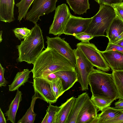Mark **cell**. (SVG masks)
I'll use <instances>...</instances> for the list:
<instances>
[{
  "label": "cell",
  "instance_id": "32",
  "mask_svg": "<svg viewBox=\"0 0 123 123\" xmlns=\"http://www.w3.org/2000/svg\"><path fill=\"white\" fill-rule=\"evenodd\" d=\"M5 69L0 64V87L5 86L8 83V82L4 77Z\"/></svg>",
  "mask_w": 123,
  "mask_h": 123
},
{
  "label": "cell",
  "instance_id": "18",
  "mask_svg": "<svg viewBox=\"0 0 123 123\" xmlns=\"http://www.w3.org/2000/svg\"><path fill=\"white\" fill-rule=\"evenodd\" d=\"M123 32V21L116 15L106 32L109 42L113 43L115 39Z\"/></svg>",
  "mask_w": 123,
  "mask_h": 123
},
{
  "label": "cell",
  "instance_id": "15",
  "mask_svg": "<svg viewBox=\"0 0 123 123\" xmlns=\"http://www.w3.org/2000/svg\"><path fill=\"white\" fill-rule=\"evenodd\" d=\"M14 0H0V20L10 23L15 20L14 16Z\"/></svg>",
  "mask_w": 123,
  "mask_h": 123
},
{
  "label": "cell",
  "instance_id": "19",
  "mask_svg": "<svg viewBox=\"0 0 123 123\" xmlns=\"http://www.w3.org/2000/svg\"><path fill=\"white\" fill-rule=\"evenodd\" d=\"M22 100V92L18 89L15 97L9 105L8 110L5 113L6 116L7 117V121H10L12 123H15L16 113Z\"/></svg>",
  "mask_w": 123,
  "mask_h": 123
},
{
  "label": "cell",
  "instance_id": "27",
  "mask_svg": "<svg viewBox=\"0 0 123 123\" xmlns=\"http://www.w3.org/2000/svg\"><path fill=\"white\" fill-rule=\"evenodd\" d=\"M49 83L54 95L57 99L64 93L61 80L59 78L54 79Z\"/></svg>",
  "mask_w": 123,
  "mask_h": 123
},
{
  "label": "cell",
  "instance_id": "39",
  "mask_svg": "<svg viewBox=\"0 0 123 123\" xmlns=\"http://www.w3.org/2000/svg\"><path fill=\"white\" fill-rule=\"evenodd\" d=\"M123 39V32L118 36L115 39L114 42L112 43L117 42Z\"/></svg>",
  "mask_w": 123,
  "mask_h": 123
},
{
  "label": "cell",
  "instance_id": "35",
  "mask_svg": "<svg viewBox=\"0 0 123 123\" xmlns=\"http://www.w3.org/2000/svg\"><path fill=\"white\" fill-rule=\"evenodd\" d=\"M118 115L111 119L106 121L105 123H123V112L121 111Z\"/></svg>",
  "mask_w": 123,
  "mask_h": 123
},
{
  "label": "cell",
  "instance_id": "2",
  "mask_svg": "<svg viewBox=\"0 0 123 123\" xmlns=\"http://www.w3.org/2000/svg\"><path fill=\"white\" fill-rule=\"evenodd\" d=\"M88 82L92 95L113 101L118 99V92L112 73H107L93 68L89 76Z\"/></svg>",
  "mask_w": 123,
  "mask_h": 123
},
{
  "label": "cell",
  "instance_id": "14",
  "mask_svg": "<svg viewBox=\"0 0 123 123\" xmlns=\"http://www.w3.org/2000/svg\"><path fill=\"white\" fill-rule=\"evenodd\" d=\"M54 73L61 80L64 92L72 87L78 81L75 70H62Z\"/></svg>",
  "mask_w": 123,
  "mask_h": 123
},
{
  "label": "cell",
  "instance_id": "17",
  "mask_svg": "<svg viewBox=\"0 0 123 123\" xmlns=\"http://www.w3.org/2000/svg\"><path fill=\"white\" fill-rule=\"evenodd\" d=\"M76 98L72 97L62 104L56 114L55 123H67Z\"/></svg>",
  "mask_w": 123,
  "mask_h": 123
},
{
  "label": "cell",
  "instance_id": "6",
  "mask_svg": "<svg viewBox=\"0 0 123 123\" xmlns=\"http://www.w3.org/2000/svg\"><path fill=\"white\" fill-rule=\"evenodd\" d=\"M76 63L75 70L77 74L78 81L83 91L88 90L89 76L93 66L88 60L80 50L77 47L74 49Z\"/></svg>",
  "mask_w": 123,
  "mask_h": 123
},
{
  "label": "cell",
  "instance_id": "20",
  "mask_svg": "<svg viewBox=\"0 0 123 123\" xmlns=\"http://www.w3.org/2000/svg\"><path fill=\"white\" fill-rule=\"evenodd\" d=\"M31 72L29 69H26L17 73L12 83L8 85L9 91L17 90L21 86L24 85L25 83L28 81Z\"/></svg>",
  "mask_w": 123,
  "mask_h": 123
},
{
  "label": "cell",
  "instance_id": "29",
  "mask_svg": "<svg viewBox=\"0 0 123 123\" xmlns=\"http://www.w3.org/2000/svg\"><path fill=\"white\" fill-rule=\"evenodd\" d=\"M13 31L16 37L20 40L28 37L31 32V30L25 27L16 28Z\"/></svg>",
  "mask_w": 123,
  "mask_h": 123
},
{
  "label": "cell",
  "instance_id": "7",
  "mask_svg": "<svg viewBox=\"0 0 123 123\" xmlns=\"http://www.w3.org/2000/svg\"><path fill=\"white\" fill-rule=\"evenodd\" d=\"M57 0H34L31 9L27 13L25 19L37 24L40 16L55 10Z\"/></svg>",
  "mask_w": 123,
  "mask_h": 123
},
{
  "label": "cell",
  "instance_id": "13",
  "mask_svg": "<svg viewBox=\"0 0 123 123\" xmlns=\"http://www.w3.org/2000/svg\"><path fill=\"white\" fill-rule=\"evenodd\" d=\"M101 52L112 71L123 70V53L113 50Z\"/></svg>",
  "mask_w": 123,
  "mask_h": 123
},
{
  "label": "cell",
  "instance_id": "41",
  "mask_svg": "<svg viewBox=\"0 0 123 123\" xmlns=\"http://www.w3.org/2000/svg\"><path fill=\"white\" fill-rule=\"evenodd\" d=\"M48 118V115L47 113H46L43 120L42 121V123H46Z\"/></svg>",
  "mask_w": 123,
  "mask_h": 123
},
{
  "label": "cell",
  "instance_id": "31",
  "mask_svg": "<svg viewBox=\"0 0 123 123\" xmlns=\"http://www.w3.org/2000/svg\"><path fill=\"white\" fill-rule=\"evenodd\" d=\"M111 6L114 8L116 15L123 21V2L113 4Z\"/></svg>",
  "mask_w": 123,
  "mask_h": 123
},
{
  "label": "cell",
  "instance_id": "22",
  "mask_svg": "<svg viewBox=\"0 0 123 123\" xmlns=\"http://www.w3.org/2000/svg\"><path fill=\"white\" fill-rule=\"evenodd\" d=\"M121 112L113 107H108L98 114L97 117L93 123H105L106 121L117 116Z\"/></svg>",
  "mask_w": 123,
  "mask_h": 123
},
{
  "label": "cell",
  "instance_id": "1",
  "mask_svg": "<svg viewBox=\"0 0 123 123\" xmlns=\"http://www.w3.org/2000/svg\"><path fill=\"white\" fill-rule=\"evenodd\" d=\"M31 71L33 78L59 71L75 70V67L68 60L55 49L47 47L36 59Z\"/></svg>",
  "mask_w": 123,
  "mask_h": 123
},
{
  "label": "cell",
  "instance_id": "23",
  "mask_svg": "<svg viewBox=\"0 0 123 123\" xmlns=\"http://www.w3.org/2000/svg\"><path fill=\"white\" fill-rule=\"evenodd\" d=\"M39 98L35 93L33 96L31 105L25 114L18 122V123H33L37 114L34 111L36 101Z\"/></svg>",
  "mask_w": 123,
  "mask_h": 123
},
{
  "label": "cell",
  "instance_id": "12",
  "mask_svg": "<svg viewBox=\"0 0 123 123\" xmlns=\"http://www.w3.org/2000/svg\"><path fill=\"white\" fill-rule=\"evenodd\" d=\"M97 110L89 97L82 108L76 123H93L97 117Z\"/></svg>",
  "mask_w": 123,
  "mask_h": 123
},
{
  "label": "cell",
  "instance_id": "25",
  "mask_svg": "<svg viewBox=\"0 0 123 123\" xmlns=\"http://www.w3.org/2000/svg\"><path fill=\"white\" fill-rule=\"evenodd\" d=\"M34 0H21L16 5L18 7V20L20 22L23 18H25L28 10Z\"/></svg>",
  "mask_w": 123,
  "mask_h": 123
},
{
  "label": "cell",
  "instance_id": "33",
  "mask_svg": "<svg viewBox=\"0 0 123 123\" xmlns=\"http://www.w3.org/2000/svg\"><path fill=\"white\" fill-rule=\"evenodd\" d=\"M110 50L116 51L123 53V47L109 42L105 51H107Z\"/></svg>",
  "mask_w": 123,
  "mask_h": 123
},
{
  "label": "cell",
  "instance_id": "8",
  "mask_svg": "<svg viewBox=\"0 0 123 123\" xmlns=\"http://www.w3.org/2000/svg\"><path fill=\"white\" fill-rule=\"evenodd\" d=\"M72 15L66 4H63L58 6L55 10L53 20L49 27V33L59 36L63 34L66 25Z\"/></svg>",
  "mask_w": 123,
  "mask_h": 123
},
{
  "label": "cell",
  "instance_id": "16",
  "mask_svg": "<svg viewBox=\"0 0 123 123\" xmlns=\"http://www.w3.org/2000/svg\"><path fill=\"white\" fill-rule=\"evenodd\" d=\"M89 97L88 93L85 92L76 98L67 123H76L78 116L82 108Z\"/></svg>",
  "mask_w": 123,
  "mask_h": 123
},
{
  "label": "cell",
  "instance_id": "24",
  "mask_svg": "<svg viewBox=\"0 0 123 123\" xmlns=\"http://www.w3.org/2000/svg\"><path fill=\"white\" fill-rule=\"evenodd\" d=\"M112 77L118 95V99H123V70L112 71Z\"/></svg>",
  "mask_w": 123,
  "mask_h": 123
},
{
  "label": "cell",
  "instance_id": "42",
  "mask_svg": "<svg viewBox=\"0 0 123 123\" xmlns=\"http://www.w3.org/2000/svg\"><path fill=\"white\" fill-rule=\"evenodd\" d=\"M2 31H1L0 32V43L2 42Z\"/></svg>",
  "mask_w": 123,
  "mask_h": 123
},
{
  "label": "cell",
  "instance_id": "4",
  "mask_svg": "<svg viewBox=\"0 0 123 123\" xmlns=\"http://www.w3.org/2000/svg\"><path fill=\"white\" fill-rule=\"evenodd\" d=\"M116 16L115 10L111 6L100 5L97 13L92 17V19L85 32L94 37L105 36L112 22Z\"/></svg>",
  "mask_w": 123,
  "mask_h": 123
},
{
  "label": "cell",
  "instance_id": "5",
  "mask_svg": "<svg viewBox=\"0 0 123 123\" xmlns=\"http://www.w3.org/2000/svg\"><path fill=\"white\" fill-rule=\"evenodd\" d=\"M76 46L93 66L98 69L104 72L110 70V68L101 51L94 44L81 42L77 43Z\"/></svg>",
  "mask_w": 123,
  "mask_h": 123
},
{
  "label": "cell",
  "instance_id": "36",
  "mask_svg": "<svg viewBox=\"0 0 123 123\" xmlns=\"http://www.w3.org/2000/svg\"><path fill=\"white\" fill-rule=\"evenodd\" d=\"M38 78L43 79L49 83L53 80L59 78L53 73L44 75Z\"/></svg>",
  "mask_w": 123,
  "mask_h": 123
},
{
  "label": "cell",
  "instance_id": "11",
  "mask_svg": "<svg viewBox=\"0 0 123 123\" xmlns=\"http://www.w3.org/2000/svg\"><path fill=\"white\" fill-rule=\"evenodd\" d=\"M32 83L35 93L39 98L49 104L56 102L57 99L54 95L49 83L42 78H33Z\"/></svg>",
  "mask_w": 123,
  "mask_h": 123
},
{
  "label": "cell",
  "instance_id": "26",
  "mask_svg": "<svg viewBox=\"0 0 123 123\" xmlns=\"http://www.w3.org/2000/svg\"><path fill=\"white\" fill-rule=\"evenodd\" d=\"M90 98L94 105L98 109V111H101L107 107L110 106L113 102L109 99L92 95Z\"/></svg>",
  "mask_w": 123,
  "mask_h": 123
},
{
  "label": "cell",
  "instance_id": "43",
  "mask_svg": "<svg viewBox=\"0 0 123 123\" xmlns=\"http://www.w3.org/2000/svg\"><path fill=\"white\" fill-rule=\"evenodd\" d=\"M118 110V111H123V109L122 110Z\"/></svg>",
  "mask_w": 123,
  "mask_h": 123
},
{
  "label": "cell",
  "instance_id": "34",
  "mask_svg": "<svg viewBox=\"0 0 123 123\" xmlns=\"http://www.w3.org/2000/svg\"><path fill=\"white\" fill-rule=\"evenodd\" d=\"M99 5L105 4L111 6L113 4L122 3L123 0H94Z\"/></svg>",
  "mask_w": 123,
  "mask_h": 123
},
{
  "label": "cell",
  "instance_id": "40",
  "mask_svg": "<svg viewBox=\"0 0 123 123\" xmlns=\"http://www.w3.org/2000/svg\"><path fill=\"white\" fill-rule=\"evenodd\" d=\"M113 43L123 47V39Z\"/></svg>",
  "mask_w": 123,
  "mask_h": 123
},
{
  "label": "cell",
  "instance_id": "3",
  "mask_svg": "<svg viewBox=\"0 0 123 123\" xmlns=\"http://www.w3.org/2000/svg\"><path fill=\"white\" fill-rule=\"evenodd\" d=\"M43 33L37 24L31 30L29 36L17 46L18 50V62L25 61L29 64H33L44 48Z\"/></svg>",
  "mask_w": 123,
  "mask_h": 123
},
{
  "label": "cell",
  "instance_id": "9",
  "mask_svg": "<svg viewBox=\"0 0 123 123\" xmlns=\"http://www.w3.org/2000/svg\"><path fill=\"white\" fill-rule=\"evenodd\" d=\"M46 38L47 47L55 49L75 66L76 61L74 49L65 40V38H62L59 36L54 37L46 36Z\"/></svg>",
  "mask_w": 123,
  "mask_h": 123
},
{
  "label": "cell",
  "instance_id": "28",
  "mask_svg": "<svg viewBox=\"0 0 123 123\" xmlns=\"http://www.w3.org/2000/svg\"><path fill=\"white\" fill-rule=\"evenodd\" d=\"M60 106H54L49 104L48 108L46 110L48 115L46 123H55V118L57 113L59 110Z\"/></svg>",
  "mask_w": 123,
  "mask_h": 123
},
{
  "label": "cell",
  "instance_id": "38",
  "mask_svg": "<svg viewBox=\"0 0 123 123\" xmlns=\"http://www.w3.org/2000/svg\"><path fill=\"white\" fill-rule=\"evenodd\" d=\"M6 120L4 114L1 108H0V123H6Z\"/></svg>",
  "mask_w": 123,
  "mask_h": 123
},
{
  "label": "cell",
  "instance_id": "37",
  "mask_svg": "<svg viewBox=\"0 0 123 123\" xmlns=\"http://www.w3.org/2000/svg\"><path fill=\"white\" fill-rule=\"evenodd\" d=\"M115 106L114 108L118 110L123 109V99L119 98L118 100L114 104Z\"/></svg>",
  "mask_w": 123,
  "mask_h": 123
},
{
  "label": "cell",
  "instance_id": "21",
  "mask_svg": "<svg viewBox=\"0 0 123 123\" xmlns=\"http://www.w3.org/2000/svg\"><path fill=\"white\" fill-rule=\"evenodd\" d=\"M71 9L75 13L79 15L86 13L89 9L88 0H66Z\"/></svg>",
  "mask_w": 123,
  "mask_h": 123
},
{
  "label": "cell",
  "instance_id": "30",
  "mask_svg": "<svg viewBox=\"0 0 123 123\" xmlns=\"http://www.w3.org/2000/svg\"><path fill=\"white\" fill-rule=\"evenodd\" d=\"M74 36L75 38L85 43H89V41L94 37L92 35L85 32L75 35Z\"/></svg>",
  "mask_w": 123,
  "mask_h": 123
},
{
  "label": "cell",
  "instance_id": "10",
  "mask_svg": "<svg viewBox=\"0 0 123 123\" xmlns=\"http://www.w3.org/2000/svg\"><path fill=\"white\" fill-rule=\"evenodd\" d=\"M92 17L84 18L72 15L66 25L63 34L74 35L85 32L92 21Z\"/></svg>",
  "mask_w": 123,
  "mask_h": 123
}]
</instances>
